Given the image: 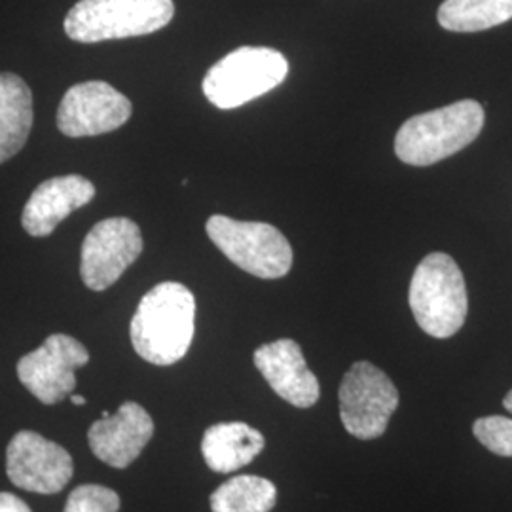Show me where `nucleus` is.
<instances>
[{
  "label": "nucleus",
  "instance_id": "5701e85b",
  "mask_svg": "<svg viewBox=\"0 0 512 512\" xmlns=\"http://www.w3.org/2000/svg\"><path fill=\"white\" fill-rule=\"evenodd\" d=\"M503 404H505V408H507V410H509V412H511L512 414V389L511 391H509V395L505 397V401H503Z\"/></svg>",
  "mask_w": 512,
  "mask_h": 512
},
{
  "label": "nucleus",
  "instance_id": "9d476101",
  "mask_svg": "<svg viewBox=\"0 0 512 512\" xmlns=\"http://www.w3.org/2000/svg\"><path fill=\"white\" fill-rule=\"evenodd\" d=\"M8 478L27 492L59 494L73 478L71 454L33 431H19L6 450Z\"/></svg>",
  "mask_w": 512,
  "mask_h": 512
},
{
  "label": "nucleus",
  "instance_id": "f8f14e48",
  "mask_svg": "<svg viewBox=\"0 0 512 512\" xmlns=\"http://www.w3.org/2000/svg\"><path fill=\"white\" fill-rule=\"evenodd\" d=\"M154 435V421L137 403H124L116 414L103 412L88 431V442L95 458L114 469H126L141 456Z\"/></svg>",
  "mask_w": 512,
  "mask_h": 512
},
{
  "label": "nucleus",
  "instance_id": "4468645a",
  "mask_svg": "<svg viewBox=\"0 0 512 512\" xmlns=\"http://www.w3.org/2000/svg\"><path fill=\"white\" fill-rule=\"evenodd\" d=\"M95 196V186L80 175L54 177L42 184L23 209L21 224L33 238H46L76 209L88 205Z\"/></svg>",
  "mask_w": 512,
  "mask_h": 512
},
{
  "label": "nucleus",
  "instance_id": "0eeeda50",
  "mask_svg": "<svg viewBox=\"0 0 512 512\" xmlns=\"http://www.w3.org/2000/svg\"><path fill=\"white\" fill-rule=\"evenodd\" d=\"M399 406V391L378 366L359 361L349 368L340 385V418L351 437H382Z\"/></svg>",
  "mask_w": 512,
  "mask_h": 512
},
{
  "label": "nucleus",
  "instance_id": "dca6fc26",
  "mask_svg": "<svg viewBox=\"0 0 512 512\" xmlns=\"http://www.w3.org/2000/svg\"><path fill=\"white\" fill-rule=\"evenodd\" d=\"M33 128V93L14 73H0V164L25 147Z\"/></svg>",
  "mask_w": 512,
  "mask_h": 512
},
{
  "label": "nucleus",
  "instance_id": "6ab92c4d",
  "mask_svg": "<svg viewBox=\"0 0 512 512\" xmlns=\"http://www.w3.org/2000/svg\"><path fill=\"white\" fill-rule=\"evenodd\" d=\"M478 442L495 456L512 458V420L503 416L480 418L473 425Z\"/></svg>",
  "mask_w": 512,
  "mask_h": 512
},
{
  "label": "nucleus",
  "instance_id": "39448f33",
  "mask_svg": "<svg viewBox=\"0 0 512 512\" xmlns=\"http://www.w3.org/2000/svg\"><path fill=\"white\" fill-rule=\"evenodd\" d=\"M289 74L287 57L266 46H241L203 78V93L217 109H238L275 90Z\"/></svg>",
  "mask_w": 512,
  "mask_h": 512
},
{
  "label": "nucleus",
  "instance_id": "ddd939ff",
  "mask_svg": "<svg viewBox=\"0 0 512 512\" xmlns=\"http://www.w3.org/2000/svg\"><path fill=\"white\" fill-rule=\"evenodd\" d=\"M255 366L283 401L296 408H310L319 401V382L294 340L283 338L260 346L255 351Z\"/></svg>",
  "mask_w": 512,
  "mask_h": 512
},
{
  "label": "nucleus",
  "instance_id": "f03ea898",
  "mask_svg": "<svg viewBox=\"0 0 512 512\" xmlns=\"http://www.w3.org/2000/svg\"><path fill=\"white\" fill-rule=\"evenodd\" d=\"M484 128V109L463 99L406 120L395 137V154L408 165H433L469 147Z\"/></svg>",
  "mask_w": 512,
  "mask_h": 512
},
{
  "label": "nucleus",
  "instance_id": "412c9836",
  "mask_svg": "<svg viewBox=\"0 0 512 512\" xmlns=\"http://www.w3.org/2000/svg\"><path fill=\"white\" fill-rule=\"evenodd\" d=\"M0 512H33L25 501L12 494L2 492L0 494Z\"/></svg>",
  "mask_w": 512,
  "mask_h": 512
},
{
  "label": "nucleus",
  "instance_id": "1a4fd4ad",
  "mask_svg": "<svg viewBox=\"0 0 512 512\" xmlns=\"http://www.w3.org/2000/svg\"><path fill=\"white\" fill-rule=\"evenodd\" d=\"M90 363V353L67 334H52L40 348L21 357L18 378L40 403L57 404L73 395L76 368Z\"/></svg>",
  "mask_w": 512,
  "mask_h": 512
},
{
  "label": "nucleus",
  "instance_id": "f3484780",
  "mask_svg": "<svg viewBox=\"0 0 512 512\" xmlns=\"http://www.w3.org/2000/svg\"><path fill=\"white\" fill-rule=\"evenodd\" d=\"M512 19V0H444L440 27L454 33H478Z\"/></svg>",
  "mask_w": 512,
  "mask_h": 512
},
{
  "label": "nucleus",
  "instance_id": "2eb2a0df",
  "mask_svg": "<svg viewBox=\"0 0 512 512\" xmlns=\"http://www.w3.org/2000/svg\"><path fill=\"white\" fill-rule=\"evenodd\" d=\"M264 435L243 421L211 425L202 440L207 467L215 473H234L249 465L264 450Z\"/></svg>",
  "mask_w": 512,
  "mask_h": 512
},
{
  "label": "nucleus",
  "instance_id": "aec40b11",
  "mask_svg": "<svg viewBox=\"0 0 512 512\" xmlns=\"http://www.w3.org/2000/svg\"><path fill=\"white\" fill-rule=\"evenodd\" d=\"M120 511V497L105 486L99 484H86L78 486L73 494L69 495L65 512H118Z\"/></svg>",
  "mask_w": 512,
  "mask_h": 512
},
{
  "label": "nucleus",
  "instance_id": "a211bd4d",
  "mask_svg": "<svg viewBox=\"0 0 512 512\" xmlns=\"http://www.w3.org/2000/svg\"><path fill=\"white\" fill-rule=\"evenodd\" d=\"M275 503L274 482L255 475L234 476L211 495L213 512H270Z\"/></svg>",
  "mask_w": 512,
  "mask_h": 512
},
{
  "label": "nucleus",
  "instance_id": "4be33fe9",
  "mask_svg": "<svg viewBox=\"0 0 512 512\" xmlns=\"http://www.w3.org/2000/svg\"><path fill=\"white\" fill-rule=\"evenodd\" d=\"M71 403L76 404V406H82V404H86V399L82 397V395H71Z\"/></svg>",
  "mask_w": 512,
  "mask_h": 512
},
{
  "label": "nucleus",
  "instance_id": "6e6552de",
  "mask_svg": "<svg viewBox=\"0 0 512 512\" xmlns=\"http://www.w3.org/2000/svg\"><path fill=\"white\" fill-rule=\"evenodd\" d=\"M143 253L141 228L124 217L101 220L82 243L80 275L88 289L112 287Z\"/></svg>",
  "mask_w": 512,
  "mask_h": 512
},
{
  "label": "nucleus",
  "instance_id": "20e7f679",
  "mask_svg": "<svg viewBox=\"0 0 512 512\" xmlns=\"http://www.w3.org/2000/svg\"><path fill=\"white\" fill-rule=\"evenodd\" d=\"M173 16V0H80L65 18V33L84 44L145 37L164 29Z\"/></svg>",
  "mask_w": 512,
  "mask_h": 512
},
{
  "label": "nucleus",
  "instance_id": "9b49d317",
  "mask_svg": "<svg viewBox=\"0 0 512 512\" xmlns=\"http://www.w3.org/2000/svg\"><path fill=\"white\" fill-rule=\"evenodd\" d=\"M131 101L107 82H82L65 93L57 110V128L67 137H95L122 128Z\"/></svg>",
  "mask_w": 512,
  "mask_h": 512
},
{
  "label": "nucleus",
  "instance_id": "7ed1b4c3",
  "mask_svg": "<svg viewBox=\"0 0 512 512\" xmlns=\"http://www.w3.org/2000/svg\"><path fill=\"white\" fill-rule=\"evenodd\" d=\"M408 302L416 323L433 338H450L463 327L469 311L465 277L446 253L425 256L410 281Z\"/></svg>",
  "mask_w": 512,
  "mask_h": 512
},
{
  "label": "nucleus",
  "instance_id": "f257e3e1",
  "mask_svg": "<svg viewBox=\"0 0 512 512\" xmlns=\"http://www.w3.org/2000/svg\"><path fill=\"white\" fill-rule=\"evenodd\" d=\"M196 298L188 287L165 281L148 291L131 319V344L147 363L175 365L192 346Z\"/></svg>",
  "mask_w": 512,
  "mask_h": 512
},
{
  "label": "nucleus",
  "instance_id": "423d86ee",
  "mask_svg": "<svg viewBox=\"0 0 512 512\" xmlns=\"http://www.w3.org/2000/svg\"><path fill=\"white\" fill-rule=\"evenodd\" d=\"M205 230L222 255L247 274L279 279L293 268V247L272 224L213 215Z\"/></svg>",
  "mask_w": 512,
  "mask_h": 512
}]
</instances>
